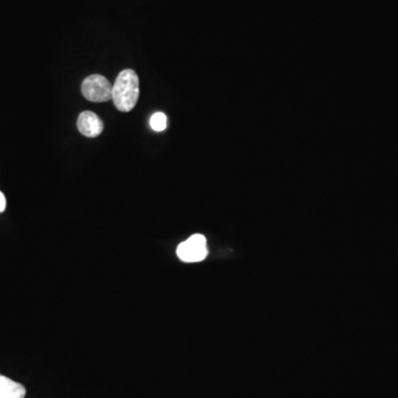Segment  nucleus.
<instances>
[{"mask_svg": "<svg viewBox=\"0 0 398 398\" xmlns=\"http://www.w3.org/2000/svg\"><path fill=\"white\" fill-rule=\"evenodd\" d=\"M7 206V201H6L5 195L3 192H0V213H3Z\"/></svg>", "mask_w": 398, "mask_h": 398, "instance_id": "7", "label": "nucleus"}, {"mask_svg": "<svg viewBox=\"0 0 398 398\" xmlns=\"http://www.w3.org/2000/svg\"><path fill=\"white\" fill-rule=\"evenodd\" d=\"M139 96V75L132 69L121 71L112 86V101L121 112L133 110Z\"/></svg>", "mask_w": 398, "mask_h": 398, "instance_id": "1", "label": "nucleus"}, {"mask_svg": "<svg viewBox=\"0 0 398 398\" xmlns=\"http://www.w3.org/2000/svg\"><path fill=\"white\" fill-rule=\"evenodd\" d=\"M112 86L103 75H92L83 80L81 91L88 101L101 103L112 100Z\"/></svg>", "mask_w": 398, "mask_h": 398, "instance_id": "2", "label": "nucleus"}, {"mask_svg": "<svg viewBox=\"0 0 398 398\" xmlns=\"http://www.w3.org/2000/svg\"><path fill=\"white\" fill-rule=\"evenodd\" d=\"M177 256L184 262H199L208 254L206 238L203 235H192V237L177 247Z\"/></svg>", "mask_w": 398, "mask_h": 398, "instance_id": "3", "label": "nucleus"}, {"mask_svg": "<svg viewBox=\"0 0 398 398\" xmlns=\"http://www.w3.org/2000/svg\"><path fill=\"white\" fill-rule=\"evenodd\" d=\"M77 126L79 132L86 137H99L105 130L103 121L95 113L90 111H84L79 115Z\"/></svg>", "mask_w": 398, "mask_h": 398, "instance_id": "4", "label": "nucleus"}, {"mask_svg": "<svg viewBox=\"0 0 398 398\" xmlns=\"http://www.w3.org/2000/svg\"><path fill=\"white\" fill-rule=\"evenodd\" d=\"M26 394L24 385L0 374V398H24Z\"/></svg>", "mask_w": 398, "mask_h": 398, "instance_id": "5", "label": "nucleus"}, {"mask_svg": "<svg viewBox=\"0 0 398 398\" xmlns=\"http://www.w3.org/2000/svg\"><path fill=\"white\" fill-rule=\"evenodd\" d=\"M151 128L156 132H162L165 130L167 126V118L166 115L162 112L154 113L150 121Z\"/></svg>", "mask_w": 398, "mask_h": 398, "instance_id": "6", "label": "nucleus"}]
</instances>
